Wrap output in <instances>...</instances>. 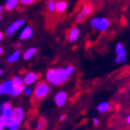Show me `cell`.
<instances>
[{
  "label": "cell",
  "mask_w": 130,
  "mask_h": 130,
  "mask_svg": "<svg viewBox=\"0 0 130 130\" xmlns=\"http://www.w3.org/2000/svg\"><path fill=\"white\" fill-rule=\"evenodd\" d=\"M13 109V106L9 101H4L0 105V115L8 122V120L11 118Z\"/></svg>",
  "instance_id": "cell-7"
},
{
  "label": "cell",
  "mask_w": 130,
  "mask_h": 130,
  "mask_svg": "<svg viewBox=\"0 0 130 130\" xmlns=\"http://www.w3.org/2000/svg\"><path fill=\"white\" fill-rule=\"evenodd\" d=\"M46 125V120L45 117H40L38 119L36 125H35V130H44Z\"/></svg>",
  "instance_id": "cell-21"
},
{
  "label": "cell",
  "mask_w": 130,
  "mask_h": 130,
  "mask_svg": "<svg viewBox=\"0 0 130 130\" xmlns=\"http://www.w3.org/2000/svg\"><path fill=\"white\" fill-rule=\"evenodd\" d=\"M65 119H66V115H65V114H61V115L60 116V122H63Z\"/></svg>",
  "instance_id": "cell-29"
},
{
  "label": "cell",
  "mask_w": 130,
  "mask_h": 130,
  "mask_svg": "<svg viewBox=\"0 0 130 130\" xmlns=\"http://www.w3.org/2000/svg\"><path fill=\"white\" fill-rule=\"evenodd\" d=\"M0 130H4V129H0Z\"/></svg>",
  "instance_id": "cell-35"
},
{
  "label": "cell",
  "mask_w": 130,
  "mask_h": 130,
  "mask_svg": "<svg viewBox=\"0 0 130 130\" xmlns=\"http://www.w3.org/2000/svg\"><path fill=\"white\" fill-rule=\"evenodd\" d=\"M36 52H37V48H36V47H34V46H31V47L27 48L23 53H22V58H23V60H29L36 54Z\"/></svg>",
  "instance_id": "cell-18"
},
{
  "label": "cell",
  "mask_w": 130,
  "mask_h": 130,
  "mask_svg": "<svg viewBox=\"0 0 130 130\" xmlns=\"http://www.w3.org/2000/svg\"><path fill=\"white\" fill-rule=\"evenodd\" d=\"M35 35V30L32 29V26L30 25H26L24 27L22 28V30L20 32V35H19V37L20 39L22 41H27L29 39L34 36Z\"/></svg>",
  "instance_id": "cell-11"
},
{
  "label": "cell",
  "mask_w": 130,
  "mask_h": 130,
  "mask_svg": "<svg viewBox=\"0 0 130 130\" xmlns=\"http://www.w3.org/2000/svg\"><path fill=\"white\" fill-rule=\"evenodd\" d=\"M126 123H127L128 125H130V113L127 115V117H126Z\"/></svg>",
  "instance_id": "cell-32"
},
{
  "label": "cell",
  "mask_w": 130,
  "mask_h": 130,
  "mask_svg": "<svg viewBox=\"0 0 130 130\" xmlns=\"http://www.w3.org/2000/svg\"><path fill=\"white\" fill-rule=\"evenodd\" d=\"M3 95V92H2V88H1V84H0V97Z\"/></svg>",
  "instance_id": "cell-34"
},
{
  "label": "cell",
  "mask_w": 130,
  "mask_h": 130,
  "mask_svg": "<svg viewBox=\"0 0 130 130\" xmlns=\"http://www.w3.org/2000/svg\"><path fill=\"white\" fill-rule=\"evenodd\" d=\"M100 17H99V16L93 17L92 19L89 21V26H90V27H91V28H95L96 25H97L98 22H99V21H100Z\"/></svg>",
  "instance_id": "cell-23"
},
{
  "label": "cell",
  "mask_w": 130,
  "mask_h": 130,
  "mask_svg": "<svg viewBox=\"0 0 130 130\" xmlns=\"http://www.w3.org/2000/svg\"><path fill=\"white\" fill-rule=\"evenodd\" d=\"M24 116H25L24 110L22 109V107L18 106V107H15V108L13 109V112H12V115H11L10 119L12 120V121H14V122H16L21 125V123L24 120Z\"/></svg>",
  "instance_id": "cell-9"
},
{
  "label": "cell",
  "mask_w": 130,
  "mask_h": 130,
  "mask_svg": "<svg viewBox=\"0 0 130 130\" xmlns=\"http://www.w3.org/2000/svg\"><path fill=\"white\" fill-rule=\"evenodd\" d=\"M115 55L116 57L114 59V61L116 64H124L127 61V54L125 45L122 42H118L115 46Z\"/></svg>",
  "instance_id": "cell-3"
},
{
  "label": "cell",
  "mask_w": 130,
  "mask_h": 130,
  "mask_svg": "<svg viewBox=\"0 0 130 130\" xmlns=\"http://www.w3.org/2000/svg\"><path fill=\"white\" fill-rule=\"evenodd\" d=\"M92 122H93V125H96V126H98V125H100V119L99 118H93Z\"/></svg>",
  "instance_id": "cell-27"
},
{
  "label": "cell",
  "mask_w": 130,
  "mask_h": 130,
  "mask_svg": "<svg viewBox=\"0 0 130 130\" xmlns=\"http://www.w3.org/2000/svg\"><path fill=\"white\" fill-rule=\"evenodd\" d=\"M38 79H39V73L35 72H27L22 76V80L26 85V87H31L32 85L37 83Z\"/></svg>",
  "instance_id": "cell-8"
},
{
  "label": "cell",
  "mask_w": 130,
  "mask_h": 130,
  "mask_svg": "<svg viewBox=\"0 0 130 130\" xmlns=\"http://www.w3.org/2000/svg\"><path fill=\"white\" fill-rule=\"evenodd\" d=\"M50 93V86L46 81H39L34 87V99L35 100H42Z\"/></svg>",
  "instance_id": "cell-2"
},
{
  "label": "cell",
  "mask_w": 130,
  "mask_h": 130,
  "mask_svg": "<svg viewBox=\"0 0 130 130\" xmlns=\"http://www.w3.org/2000/svg\"><path fill=\"white\" fill-rule=\"evenodd\" d=\"M3 11H4V7H3V6H0V22H1V20H2Z\"/></svg>",
  "instance_id": "cell-28"
},
{
  "label": "cell",
  "mask_w": 130,
  "mask_h": 130,
  "mask_svg": "<svg viewBox=\"0 0 130 130\" xmlns=\"http://www.w3.org/2000/svg\"><path fill=\"white\" fill-rule=\"evenodd\" d=\"M79 35H80V30H79L78 27L71 28V30L68 32V35H67L68 41L71 42V43H74L78 39Z\"/></svg>",
  "instance_id": "cell-14"
},
{
  "label": "cell",
  "mask_w": 130,
  "mask_h": 130,
  "mask_svg": "<svg viewBox=\"0 0 130 130\" xmlns=\"http://www.w3.org/2000/svg\"><path fill=\"white\" fill-rule=\"evenodd\" d=\"M68 8V2L66 0H57L56 2V12L59 14L64 13Z\"/></svg>",
  "instance_id": "cell-17"
},
{
  "label": "cell",
  "mask_w": 130,
  "mask_h": 130,
  "mask_svg": "<svg viewBox=\"0 0 130 130\" xmlns=\"http://www.w3.org/2000/svg\"><path fill=\"white\" fill-rule=\"evenodd\" d=\"M4 52H5V50H4V47H3L2 46H0V56H2V55L4 54Z\"/></svg>",
  "instance_id": "cell-31"
},
{
  "label": "cell",
  "mask_w": 130,
  "mask_h": 130,
  "mask_svg": "<svg viewBox=\"0 0 130 130\" xmlns=\"http://www.w3.org/2000/svg\"><path fill=\"white\" fill-rule=\"evenodd\" d=\"M22 56V51H21V50H16V49H15L11 54H9L8 56V58H7V61H8V63H10V64L15 63L16 61H18V60L21 59Z\"/></svg>",
  "instance_id": "cell-16"
},
{
  "label": "cell",
  "mask_w": 130,
  "mask_h": 130,
  "mask_svg": "<svg viewBox=\"0 0 130 130\" xmlns=\"http://www.w3.org/2000/svg\"><path fill=\"white\" fill-rule=\"evenodd\" d=\"M12 82H13L14 86L12 97L17 98L19 97L20 95L23 94V91H24L25 87H26V85L24 84V82L22 80V77H21L20 75H14L12 77Z\"/></svg>",
  "instance_id": "cell-4"
},
{
  "label": "cell",
  "mask_w": 130,
  "mask_h": 130,
  "mask_svg": "<svg viewBox=\"0 0 130 130\" xmlns=\"http://www.w3.org/2000/svg\"><path fill=\"white\" fill-rule=\"evenodd\" d=\"M20 126V124L14 122L11 119H9L7 122V125H6V128H8V130H18Z\"/></svg>",
  "instance_id": "cell-22"
},
{
  "label": "cell",
  "mask_w": 130,
  "mask_h": 130,
  "mask_svg": "<svg viewBox=\"0 0 130 130\" xmlns=\"http://www.w3.org/2000/svg\"><path fill=\"white\" fill-rule=\"evenodd\" d=\"M20 5V0H6L5 4H4V10L6 11H12L17 7Z\"/></svg>",
  "instance_id": "cell-15"
},
{
  "label": "cell",
  "mask_w": 130,
  "mask_h": 130,
  "mask_svg": "<svg viewBox=\"0 0 130 130\" xmlns=\"http://www.w3.org/2000/svg\"><path fill=\"white\" fill-rule=\"evenodd\" d=\"M4 36H5V35H4V34H3L1 31H0V43H1V42L3 41V39H4Z\"/></svg>",
  "instance_id": "cell-30"
},
{
  "label": "cell",
  "mask_w": 130,
  "mask_h": 130,
  "mask_svg": "<svg viewBox=\"0 0 130 130\" xmlns=\"http://www.w3.org/2000/svg\"><path fill=\"white\" fill-rule=\"evenodd\" d=\"M23 94H24L26 97H30V96L34 95V88H32V87H26L24 91H23Z\"/></svg>",
  "instance_id": "cell-24"
},
{
  "label": "cell",
  "mask_w": 130,
  "mask_h": 130,
  "mask_svg": "<svg viewBox=\"0 0 130 130\" xmlns=\"http://www.w3.org/2000/svg\"><path fill=\"white\" fill-rule=\"evenodd\" d=\"M110 107H111V105H110L109 101H101L97 106V110L100 113H105L110 110Z\"/></svg>",
  "instance_id": "cell-19"
},
{
  "label": "cell",
  "mask_w": 130,
  "mask_h": 130,
  "mask_svg": "<svg viewBox=\"0 0 130 130\" xmlns=\"http://www.w3.org/2000/svg\"><path fill=\"white\" fill-rule=\"evenodd\" d=\"M25 23V21L23 19H19V20H16L15 22H13L12 23L8 25L7 29L5 31V35L6 36H8V37H11L12 35H14L16 34L19 29L21 27H22Z\"/></svg>",
  "instance_id": "cell-6"
},
{
  "label": "cell",
  "mask_w": 130,
  "mask_h": 130,
  "mask_svg": "<svg viewBox=\"0 0 130 130\" xmlns=\"http://www.w3.org/2000/svg\"><path fill=\"white\" fill-rule=\"evenodd\" d=\"M75 71L73 65H68L63 68H49L46 73V80L54 87L63 85L71 78Z\"/></svg>",
  "instance_id": "cell-1"
},
{
  "label": "cell",
  "mask_w": 130,
  "mask_h": 130,
  "mask_svg": "<svg viewBox=\"0 0 130 130\" xmlns=\"http://www.w3.org/2000/svg\"><path fill=\"white\" fill-rule=\"evenodd\" d=\"M1 88H2L3 95L6 96H12L14 90V86L12 79H7L4 82L1 83Z\"/></svg>",
  "instance_id": "cell-12"
},
{
  "label": "cell",
  "mask_w": 130,
  "mask_h": 130,
  "mask_svg": "<svg viewBox=\"0 0 130 130\" xmlns=\"http://www.w3.org/2000/svg\"><path fill=\"white\" fill-rule=\"evenodd\" d=\"M4 73H5V71H4V69H2V68H0V77L4 74Z\"/></svg>",
  "instance_id": "cell-33"
},
{
  "label": "cell",
  "mask_w": 130,
  "mask_h": 130,
  "mask_svg": "<svg viewBox=\"0 0 130 130\" xmlns=\"http://www.w3.org/2000/svg\"><path fill=\"white\" fill-rule=\"evenodd\" d=\"M110 24H111V22H110V20L108 18H106V17H100V21L98 22V24L96 25L95 29L98 32H103L108 30V28L110 27Z\"/></svg>",
  "instance_id": "cell-13"
},
{
  "label": "cell",
  "mask_w": 130,
  "mask_h": 130,
  "mask_svg": "<svg viewBox=\"0 0 130 130\" xmlns=\"http://www.w3.org/2000/svg\"><path fill=\"white\" fill-rule=\"evenodd\" d=\"M68 100V94L66 91L60 90L59 92L56 93V95L54 96V102L58 107H62L66 104Z\"/></svg>",
  "instance_id": "cell-10"
},
{
  "label": "cell",
  "mask_w": 130,
  "mask_h": 130,
  "mask_svg": "<svg viewBox=\"0 0 130 130\" xmlns=\"http://www.w3.org/2000/svg\"><path fill=\"white\" fill-rule=\"evenodd\" d=\"M56 2H57V0H47L46 10L49 14H54L56 12Z\"/></svg>",
  "instance_id": "cell-20"
},
{
  "label": "cell",
  "mask_w": 130,
  "mask_h": 130,
  "mask_svg": "<svg viewBox=\"0 0 130 130\" xmlns=\"http://www.w3.org/2000/svg\"><path fill=\"white\" fill-rule=\"evenodd\" d=\"M7 125V121L0 115V129H5Z\"/></svg>",
  "instance_id": "cell-26"
},
{
  "label": "cell",
  "mask_w": 130,
  "mask_h": 130,
  "mask_svg": "<svg viewBox=\"0 0 130 130\" xmlns=\"http://www.w3.org/2000/svg\"><path fill=\"white\" fill-rule=\"evenodd\" d=\"M35 1H36V0H20V5L24 6V7H26V6H31V5H32Z\"/></svg>",
  "instance_id": "cell-25"
},
{
  "label": "cell",
  "mask_w": 130,
  "mask_h": 130,
  "mask_svg": "<svg viewBox=\"0 0 130 130\" xmlns=\"http://www.w3.org/2000/svg\"><path fill=\"white\" fill-rule=\"evenodd\" d=\"M93 11V7L91 4H85L82 8L80 9L77 15H76V22L78 23H83L90 16V14L92 13Z\"/></svg>",
  "instance_id": "cell-5"
}]
</instances>
